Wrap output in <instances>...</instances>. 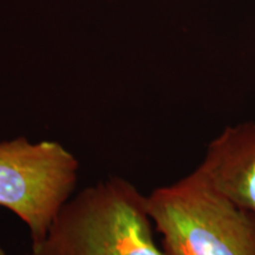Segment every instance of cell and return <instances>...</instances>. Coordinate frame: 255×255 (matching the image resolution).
Returning <instances> with one entry per match:
<instances>
[{"label":"cell","instance_id":"obj_1","mask_svg":"<svg viewBox=\"0 0 255 255\" xmlns=\"http://www.w3.org/2000/svg\"><path fill=\"white\" fill-rule=\"evenodd\" d=\"M152 223L146 196L111 177L66 201L32 255H165Z\"/></svg>","mask_w":255,"mask_h":255},{"label":"cell","instance_id":"obj_2","mask_svg":"<svg viewBox=\"0 0 255 255\" xmlns=\"http://www.w3.org/2000/svg\"><path fill=\"white\" fill-rule=\"evenodd\" d=\"M146 199L165 255H255V216L222 195L200 167Z\"/></svg>","mask_w":255,"mask_h":255},{"label":"cell","instance_id":"obj_3","mask_svg":"<svg viewBox=\"0 0 255 255\" xmlns=\"http://www.w3.org/2000/svg\"><path fill=\"white\" fill-rule=\"evenodd\" d=\"M78 168L77 158L58 142L25 137L0 142V207L27 226L33 251L69 201Z\"/></svg>","mask_w":255,"mask_h":255},{"label":"cell","instance_id":"obj_4","mask_svg":"<svg viewBox=\"0 0 255 255\" xmlns=\"http://www.w3.org/2000/svg\"><path fill=\"white\" fill-rule=\"evenodd\" d=\"M199 167L222 195L255 216V121L225 128Z\"/></svg>","mask_w":255,"mask_h":255},{"label":"cell","instance_id":"obj_5","mask_svg":"<svg viewBox=\"0 0 255 255\" xmlns=\"http://www.w3.org/2000/svg\"><path fill=\"white\" fill-rule=\"evenodd\" d=\"M0 255H6V254H5V252H4V251H2V250H1V248H0Z\"/></svg>","mask_w":255,"mask_h":255}]
</instances>
